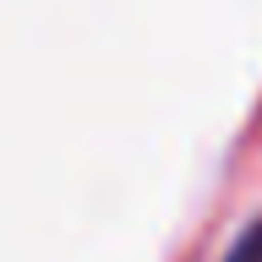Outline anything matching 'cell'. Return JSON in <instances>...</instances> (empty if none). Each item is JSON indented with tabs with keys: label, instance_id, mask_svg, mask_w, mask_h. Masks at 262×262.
Listing matches in <instances>:
<instances>
[{
	"label": "cell",
	"instance_id": "6da1fadb",
	"mask_svg": "<svg viewBox=\"0 0 262 262\" xmlns=\"http://www.w3.org/2000/svg\"><path fill=\"white\" fill-rule=\"evenodd\" d=\"M229 262H262V224H251L241 235V246L229 251Z\"/></svg>",
	"mask_w": 262,
	"mask_h": 262
}]
</instances>
